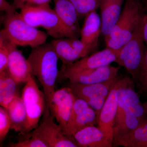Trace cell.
<instances>
[{"label":"cell","mask_w":147,"mask_h":147,"mask_svg":"<svg viewBox=\"0 0 147 147\" xmlns=\"http://www.w3.org/2000/svg\"><path fill=\"white\" fill-rule=\"evenodd\" d=\"M59 59L51 42L32 47L27 59L33 75L38 79L43 88L46 101L44 117L51 115L50 105L52 96L56 90V82L59 72Z\"/></svg>","instance_id":"cell-1"},{"label":"cell","mask_w":147,"mask_h":147,"mask_svg":"<svg viewBox=\"0 0 147 147\" xmlns=\"http://www.w3.org/2000/svg\"><path fill=\"white\" fill-rule=\"evenodd\" d=\"M144 11L141 0H125L118 20L110 34L105 37L106 47L118 50L126 44L131 38Z\"/></svg>","instance_id":"cell-2"},{"label":"cell","mask_w":147,"mask_h":147,"mask_svg":"<svg viewBox=\"0 0 147 147\" xmlns=\"http://www.w3.org/2000/svg\"><path fill=\"white\" fill-rule=\"evenodd\" d=\"M3 20L4 27L0 36L15 45L32 48L46 42L47 34L28 24L17 11L5 13Z\"/></svg>","instance_id":"cell-3"},{"label":"cell","mask_w":147,"mask_h":147,"mask_svg":"<svg viewBox=\"0 0 147 147\" xmlns=\"http://www.w3.org/2000/svg\"><path fill=\"white\" fill-rule=\"evenodd\" d=\"M20 14L24 21L31 26L41 27L47 34L55 39L67 37L76 38L62 23L54 9L50 5L21 9Z\"/></svg>","instance_id":"cell-4"},{"label":"cell","mask_w":147,"mask_h":147,"mask_svg":"<svg viewBox=\"0 0 147 147\" xmlns=\"http://www.w3.org/2000/svg\"><path fill=\"white\" fill-rule=\"evenodd\" d=\"M144 16L137 24L131 38L119 50L116 62L119 66L126 69L137 84L142 70L146 49L142 34Z\"/></svg>","instance_id":"cell-5"},{"label":"cell","mask_w":147,"mask_h":147,"mask_svg":"<svg viewBox=\"0 0 147 147\" xmlns=\"http://www.w3.org/2000/svg\"><path fill=\"white\" fill-rule=\"evenodd\" d=\"M25 84L21 98L26 110L27 120L20 134L22 135L28 134L36 128L46 106L44 92L40 90L33 76Z\"/></svg>","instance_id":"cell-6"},{"label":"cell","mask_w":147,"mask_h":147,"mask_svg":"<svg viewBox=\"0 0 147 147\" xmlns=\"http://www.w3.org/2000/svg\"><path fill=\"white\" fill-rule=\"evenodd\" d=\"M118 53L119 50L106 47L102 51L82 58L69 65H62L59 71L58 80L62 81L68 79L74 74L116 63Z\"/></svg>","instance_id":"cell-7"},{"label":"cell","mask_w":147,"mask_h":147,"mask_svg":"<svg viewBox=\"0 0 147 147\" xmlns=\"http://www.w3.org/2000/svg\"><path fill=\"white\" fill-rule=\"evenodd\" d=\"M120 78L117 76L108 81L98 84H82L69 83L68 87L76 97L86 101L90 107L96 112L98 118L100 110L108 95Z\"/></svg>","instance_id":"cell-8"},{"label":"cell","mask_w":147,"mask_h":147,"mask_svg":"<svg viewBox=\"0 0 147 147\" xmlns=\"http://www.w3.org/2000/svg\"><path fill=\"white\" fill-rule=\"evenodd\" d=\"M52 115L44 117L43 122L32 131L48 147H79L74 139L68 137Z\"/></svg>","instance_id":"cell-9"},{"label":"cell","mask_w":147,"mask_h":147,"mask_svg":"<svg viewBox=\"0 0 147 147\" xmlns=\"http://www.w3.org/2000/svg\"><path fill=\"white\" fill-rule=\"evenodd\" d=\"M75 97L69 87H64L55 90L50 101V113L66 134Z\"/></svg>","instance_id":"cell-10"},{"label":"cell","mask_w":147,"mask_h":147,"mask_svg":"<svg viewBox=\"0 0 147 147\" xmlns=\"http://www.w3.org/2000/svg\"><path fill=\"white\" fill-rule=\"evenodd\" d=\"M97 121L95 111L86 100L76 96L67 126V135L73 139L72 137L77 131L88 127L95 126Z\"/></svg>","instance_id":"cell-11"},{"label":"cell","mask_w":147,"mask_h":147,"mask_svg":"<svg viewBox=\"0 0 147 147\" xmlns=\"http://www.w3.org/2000/svg\"><path fill=\"white\" fill-rule=\"evenodd\" d=\"M63 63V66L69 65L89 55L92 51L77 38L64 37L51 42Z\"/></svg>","instance_id":"cell-12"},{"label":"cell","mask_w":147,"mask_h":147,"mask_svg":"<svg viewBox=\"0 0 147 147\" xmlns=\"http://www.w3.org/2000/svg\"><path fill=\"white\" fill-rule=\"evenodd\" d=\"M121 82V77L112 88L98 118V127L113 143L114 127L118 103V90Z\"/></svg>","instance_id":"cell-13"},{"label":"cell","mask_w":147,"mask_h":147,"mask_svg":"<svg viewBox=\"0 0 147 147\" xmlns=\"http://www.w3.org/2000/svg\"><path fill=\"white\" fill-rule=\"evenodd\" d=\"M7 71L18 85L26 83L33 76L28 61L17 49V45L11 50Z\"/></svg>","instance_id":"cell-14"},{"label":"cell","mask_w":147,"mask_h":147,"mask_svg":"<svg viewBox=\"0 0 147 147\" xmlns=\"http://www.w3.org/2000/svg\"><path fill=\"white\" fill-rule=\"evenodd\" d=\"M119 67L110 65L103 66L74 74L69 77V83L92 84L102 83L117 76Z\"/></svg>","instance_id":"cell-15"},{"label":"cell","mask_w":147,"mask_h":147,"mask_svg":"<svg viewBox=\"0 0 147 147\" xmlns=\"http://www.w3.org/2000/svg\"><path fill=\"white\" fill-rule=\"evenodd\" d=\"M55 10L62 23L76 38L80 36L81 28L76 9L70 0H53Z\"/></svg>","instance_id":"cell-16"},{"label":"cell","mask_w":147,"mask_h":147,"mask_svg":"<svg viewBox=\"0 0 147 147\" xmlns=\"http://www.w3.org/2000/svg\"><path fill=\"white\" fill-rule=\"evenodd\" d=\"M124 0H101V34L104 38L108 36L118 20L122 11Z\"/></svg>","instance_id":"cell-17"},{"label":"cell","mask_w":147,"mask_h":147,"mask_svg":"<svg viewBox=\"0 0 147 147\" xmlns=\"http://www.w3.org/2000/svg\"><path fill=\"white\" fill-rule=\"evenodd\" d=\"M73 139L79 147H112L113 142L98 127L89 126L77 131Z\"/></svg>","instance_id":"cell-18"},{"label":"cell","mask_w":147,"mask_h":147,"mask_svg":"<svg viewBox=\"0 0 147 147\" xmlns=\"http://www.w3.org/2000/svg\"><path fill=\"white\" fill-rule=\"evenodd\" d=\"M101 33V18L96 11H93L85 17L80 33L81 40L93 51L97 46Z\"/></svg>","instance_id":"cell-19"},{"label":"cell","mask_w":147,"mask_h":147,"mask_svg":"<svg viewBox=\"0 0 147 147\" xmlns=\"http://www.w3.org/2000/svg\"><path fill=\"white\" fill-rule=\"evenodd\" d=\"M113 146L147 147V119L137 128L114 139Z\"/></svg>","instance_id":"cell-20"},{"label":"cell","mask_w":147,"mask_h":147,"mask_svg":"<svg viewBox=\"0 0 147 147\" xmlns=\"http://www.w3.org/2000/svg\"><path fill=\"white\" fill-rule=\"evenodd\" d=\"M6 109L10 118L11 129L21 134L27 120L26 110L22 98L17 95Z\"/></svg>","instance_id":"cell-21"},{"label":"cell","mask_w":147,"mask_h":147,"mask_svg":"<svg viewBox=\"0 0 147 147\" xmlns=\"http://www.w3.org/2000/svg\"><path fill=\"white\" fill-rule=\"evenodd\" d=\"M18 84L7 71L0 73V105L5 108L17 95Z\"/></svg>","instance_id":"cell-22"},{"label":"cell","mask_w":147,"mask_h":147,"mask_svg":"<svg viewBox=\"0 0 147 147\" xmlns=\"http://www.w3.org/2000/svg\"><path fill=\"white\" fill-rule=\"evenodd\" d=\"M126 94L129 111L137 118L142 121L147 119V114L138 94L135 91L133 82L130 79L126 87Z\"/></svg>","instance_id":"cell-23"},{"label":"cell","mask_w":147,"mask_h":147,"mask_svg":"<svg viewBox=\"0 0 147 147\" xmlns=\"http://www.w3.org/2000/svg\"><path fill=\"white\" fill-rule=\"evenodd\" d=\"M76 9L79 18L86 17L99 8L101 0H70Z\"/></svg>","instance_id":"cell-24"},{"label":"cell","mask_w":147,"mask_h":147,"mask_svg":"<svg viewBox=\"0 0 147 147\" xmlns=\"http://www.w3.org/2000/svg\"><path fill=\"white\" fill-rule=\"evenodd\" d=\"M15 44L0 36V73L7 71L10 51Z\"/></svg>","instance_id":"cell-25"},{"label":"cell","mask_w":147,"mask_h":147,"mask_svg":"<svg viewBox=\"0 0 147 147\" xmlns=\"http://www.w3.org/2000/svg\"><path fill=\"white\" fill-rule=\"evenodd\" d=\"M11 147H48L47 144L41 139L31 133L27 137L16 143H10L8 145Z\"/></svg>","instance_id":"cell-26"},{"label":"cell","mask_w":147,"mask_h":147,"mask_svg":"<svg viewBox=\"0 0 147 147\" xmlns=\"http://www.w3.org/2000/svg\"><path fill=\"white\" fill-rule=\"evenodd\" d=\"M11 129L10 118L7 110L0 107V141L3 142Z\"/></svg>","instance_id":"cell-27"},{"label":"cell","mask_w":147,"mask_h":147,"mask_svg":"<svg viewBox=\"0 0 147 147\" xmlns=\"http://www.w3.org/2000/svg\"><path fill=\"white\" fill-rule=\"evenodd\" d=\"M52 0H13L12 4L15 10L25 7H37L50 5Z\"/></svg>","instance_id":"cell-28"},{"label":"cell","mask_w":147,"mask_h":147,"mask_svg":"<svg viewBox=\"0 0 147 147\" xmlns=\"http://www.w3.org/2000/svg\"><path fill=\"white\" fill-rule=\"evenodd\" d=\"M137 84L142 93L147 95V45L145 49L142 70Z\"/></svg>","instance_id":"cell-29"},{"label":"cell","mask_w":147,"mask_h":147,"mask_svg":"<svg viewBox=\"0 0 147 147\" xmlns=\"http://www.w3.org/2000/svg\"><path fill=\"white\" fill-rule=\"evenodd\" d=\"M0 10L5 13H9L15 10L12 4H10L6 0H0Z\"/></svg>","instance_id":"cell-30"},{"label":"cell","mask_w":147,"mask_h":147,"mask_svg":"<svg viewBox=\"0 0 147 147\" xmlns=\"http://www.w3.org/2000/svg\"><path fill=\"white\" fill-rule=\"evenodd\" d=\"M142 34L145 43L147 45V12L143 16Z\"/></svg>","instance_id":"cell-31"},{"label":"cell","mask_w":147,"mask_h":147,"mask_svg":"<svg viewBox=\"0 0 147 147\" xmlns=\"http://www.w3.org/2000/svg\"><path fill=\"white\" fill-rule=\"evenodd\" d=\"M144 8L145 11H146L147 12V0L145 1V3L144 6Z\"/></svg>","instance_id":"cell-32"},{"label":"cell","mask_w":147,"mask_h":147,"mask_svg":"<svg viewBox=\"0 0 147 147\" xmlns=\"http://www.w3.org/2000/svg\"><path fill=\"white\" fill-rule=\"evenodd\" d=\"M143 104L145 110H146V112L147 114V101H146V102H144V103H143Z\"/></svg>","instance_id":"cell-33"}]
</instances>
